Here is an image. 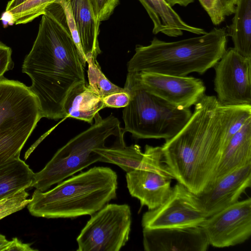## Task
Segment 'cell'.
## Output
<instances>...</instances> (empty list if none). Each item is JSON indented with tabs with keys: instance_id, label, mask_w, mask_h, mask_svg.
<instances>
[{
	"instance_id": "cell-1",
	"label": "cell",
	"mask_w": 251,
	"mask_h": 251,
	"mask_svg": "<svg viewBox=\"0 0 251 251\" xmlns=\"http://www.w3.org/2000/svg\"><path fill=\"white\" fill-rule=\"evenodd\" d=\"M194 105L185 125L161 149L174 179L198 195L212 182L222 152L251 117V105L225 106L205 94Z\"/></svg>"
},
{
	"instance_id": "cell-2",
	"label": "cell",
	"mask_w": 251,
	"mask_h": 251,
	"mask_svg": "<svg viewBox=\"0 0 251 251\" xmlns=\"http://www.w3.org/2000/svg\"><path fill=\"white\" fill-rule=\"evenodd\" d=\"M38 33L22 65L29 87L39 102L42 118H66L63 103L70 90L85 82L84 67L62 6L53 2L41 15Z\"/></svg>"
},
{
	"instance_id": "cell-3",
	"label": "cell",
	"mask_w": 251,
	"mask_h": 251,
	"mask_svg": "<svg viewBox=\"0 0 251 251\" xmlns=\"http://www.w3.org/2000/svg\"><path fill=\"white\" fill-rule=\"evenodd\" d=\"M226 27L174 42L154 37L147 46L137 45L127 63L128 72H151L185 76L203 74L213 67L226 50Z\"/></svg>"
},
{
	"instance_id": "cell-4",
	"label": "cell",
	"mask_w": 251,
	"mask_h": 251,
	"mask_svg": "<svg viewBox=\"0 0 251 251\" xmlns=\"http://www.w3.org/2000/svg\"><path fill=\"white\" fill-rule=\"evenodd\" d=\"M118 177L109 167H94L62 181L53 189L35 190L27 205L37 217L92 216L116 198Z\"/></svg>"
},
{
	"instance_id": "cell-5",
	"label": "cell",
	"mask_w": 251,
	"mask_h": 251,
	"mask_svg": "<svg viewBox=\"0 0 251 251\" xmlns=\"http://www.w3.org/2000/svg\"><path fill=\"white\" fill-rule=\"evenodd\" d=\"M124 88L130 100L123 110V131L135 138L169 139L192 115L190 108L176 107L145 89L136 72L127 73Z\"/></svg>"
},
{
	"instance_id": "cell-6",
	"label": "cell",
	"mask_w": 251,
	"mask_h": 251,
	"mask_svg": "<svg viewBox=\"0 0 251 251\" xmlns=\"http://www.w3.org/2000/svg\"><path fill=\"white\" fill-rule=\"evenodd\" d=\"M41 118L39 102L29 87L17 80L0 79V165L20 158Z\"/></svg>"
},
{
	"instance_id": "cell-7",
	"label": "cell",
	"mask_w": 251,
	"mask_h": 251,
	"mask_svg": "<svg viewBox=\"0 0 251 251\" xmlns=\"http://www.w3.org/2000/svg\"><path fill=\"white\" fill-rule=\"evenodd\" d=\"M131 213L126 204H106L91 216L76 238L77 251H119L129 239Z\"/></svg>"
},
{
	"instance_id": "cell-8",
	"label": "cell",
	"mask_w": 251,
	"mask_h": 251,
	"mask_svg": "<svg viewBox=\"0 0 251 251\" xmlns=\"http://www.w3.org/2000/svg\"><path fill=\"white\" fill-rule=\"evenodd\" d=\"M213 68L214 90L220 104L225 106L251 105V58L229 48Z\"/></svg>"
},
{
	"instance_id": "cell-9",
	"label": "cell",
	"mask_w": 251,
	"mask_h": 251,
	"mask_svg": "<svg viewBox=\"0 0 251 251\" xmlns=\"http://www.w3.org/2000/svg\"><path fill=\"white\" fill-rule=\"evenodd\" d=\"M206 218L197 195L177 182L161 205L144 213L141 224L145 228L191 226Z\"/></svg>"
},
{
	"instance_id": "cell-10",
	"label": "cell",
	"mask_w": 251,
	"mask_h": 251,
	"mask_svg": "<svg viewBox=\"0 0 251 251\" xmlns=\"http://www.w3.org/2000/svg\"><path fill=\"white\" fill-rule=\"evenodd\" d=\"M200 226L209 245L214 247H229L246 242L251 235V198L207 217Z\"/></svg>"
},
{
	"instance_id": "cell-11",
	"label": "cell",
	"mask_w": 251,
	"mask_h": 251,
	"mask_svg": "<svg viewBox=\"0 0 251 251\" xmlns=\"http://www.w3.org/2000/svg\"><path fill=\"white\" fill-rule=\"evenodd\" d=\"M137 74L145 89L179 108H190L205 95L206 87L200 78L145 72Z\"/></svg>"
},
{
	"instance_id": "cell-12",
	"label": "cell",
	"mask_w": 251,
	"mask_h": 251,
	"mask_svg": "<svg viewBox=\"0 0 251 251\" xmlns=\"http://www.w3.org/2000/svg\"><path fill=\"white\" fill-rule=\"evenodd\" d=\"M251 186V164L239 167L220 177L198 194L206 217L239 201Z\"/></svg>"
},
{
	"instance_id": "cell-13",
	"label": "cell",
	"mask_w": 251,
	"mask_h": 251,
	"mask_svg": "<svg viewBox=\"0 0 251 251\" xmlns=\"http://www.w3.org/2000/svg\"><path fill=\"white\" fill-rule=\"evenodd\" d=\"M143 245L146 251H205L209 246L200 226L143 228Z\"/></svg>"
},
{
	"instance_id": "cell-14",
	"label": "cell",
	"mask_w": 251,
	"mask_h": 251,
	"mask_svg": "<svg viewBox=\"0 0 251 251\" xmlns=\"http://www.w3.org/2000/svg\"><path fill=\"white\" fill-rule=\"evenodd\" d=\"M91 126L81 132L59 149L51 159L57 160L69 155L81 154L104 147L105 142L113 135L124 141L125 133L120 127V122L112 114L103 119L97 113Z\"/></svg>"
},
{
	"instance_id": "cell-15",
	"label": "cell",
	"mask_w": 251,
	"mask_h": 251,
	"mask_svg": "<svg viewBox=\"0 0 251 251\" xmlns=\"http://www.w3.org/2000/svg\"><path fill=\"white\" fill-rule=\"evenodd\" d=\"M127 188L130 195L139 200L149 210L161 205L169 197L172 179L158 173L136 169L126 173Z\"/></svg>"
},
{
	"instance_id": "cell-16",
	"label": "cell",
	"mask_w": 251,
	"mask_h": 251,
	"mask_svg": "<svg viewBox=\"0 0 251 251\" xmlns=\"http://www.w3.org/2000/svg\"><path fill=\"white\" fill-rule=\"evenodd\" d=\"M101 156L92 151L67 156L57 160L50 159L40 172L34 173L31 187L45 192L91 164L100 161Z\"/></svg>"
},
{
	"instance_id": "cell-17",
	"label": "cell",
	"mask_w": 251,
	"mask_h": 251,
	"mask_svg": "<svg viewBox=\"0 0 251 251\" xmlns=\"http://www.w3.org/2000/svg\"><path fill=\"white\" fill-rule=\"evenodd\" d=\"M143 6L153 24L152 33H161L172 37L182 36L183 31L198 35L205 34L201 28L185 22L165 0H138Z\"/></svg>"
},
{
	"instance_id": "cell-18",
	"label": "cell",
	"mask_w": 251,
	"mask_h": 251,
	"mask_svg": "<svg viewBox=\"0 0 251 251\" xmlns=\"http://www.w3.org/2000/svg\"><path fill=\"white\" fill-rule=\"evenodd\" d=\"M250 164H251V118L232 137L222 152L211 185L229 172Z\"/></svg>"
},
{
	"instance_id": "cell-19",
	"label": "cell",
	"mask_w": 251,
	"mask_h": 251,
	"mask_svg": "<svg viewBox=\"0 0 251 251\" xmlns=\"http://www.w3.org/2000/svg\"><path fill=\"white\" fill-rule=\"evenodd\" d=\"M103 99L86 85L79 83L69 91L63 103L66 118L72 117L92 125L96 114L105 108Z\"/></svg>"
},
{
	"instance_id": "cell-20",
	"label": "cell",
	"mask_w": 251,
	"mask_h": 251,
	"mask_svg": "<svg viewBox=\"0 0 251 251\" xmlns=\"http://www.w3.org/2000/svg\"><path fill=\"white\" fill-rule=\"evenodd\" d=\"M72 15L85 56L95 59L101 53L98 41L99 29L90 0H69Z\"/></svg>"
},
{
	"instance_id": "cell-21",
	"label": "cell",
	"mask_w": 251,
	"mask_h": 251,
	"mask_svg": "<svg viewBox=\"0 0 251 251\" xmlns=\"http://www.w3.org/2000/svg\"><path fill=\"white\" fill-rule=\"evenodd\" d=\"M230 25L226 27L234 50L251 58V0H237Z\"/></svg>"
},
{
	"instance_id": "cell-22",
	"label": "cell",
	"mask_w": 251,
	"mask_h": 251,
	"mask_svg": "<svg viewBox=\"0 0 251 251\" xmlns=\"http://www.w3.org/2000/svg\"><path fill=\"white\" fill-rule=\"evenodd\" d=\"M34 174L20 158L0 165V201L30 187Z\"/></svg>"
},
{
	"instance_id": "cell-23",
	"label": "cell",
	"mask_w": 251,
	"mask_h": 251,
	"mask_svg": "<svg viewBox=\"0 0 251 251\" xmlns=\"http://www.w3.org/2000/svg\"><path fill=\"white\" fill-rule=\"evenodd\" d=\"M101 156L100 162L115 164L126 173L136 169L143 170L144 153L140 146H126L120 142L110 147L105 146L93 150Z\"/></svg>"
},
{
	"instance_id": "cell-24",
	"label": "cell",
	"mask_w": 251,
	"mask_h": 251,
	"mask_svg": "<svg viewBox=\"0 0 251 251\" xmlns=\"http://www.w3.org/2000/svg\"><path fill=\"white\" fill-rule=\"evenodd\" d=\"M86 58L88 65V87L93 93L103 99L111 94L125 90L124 88L116 85L106 78L102 72L97 59H95L91 54L87 55Z\"/></svg>"
},
{
	"instance_id": "cell-25",
	"label": "cell",
	"mask_w": 251,
	"mask_h": 251,
	"mask_svg": "<svg viewBox=\"0 0 251 251\" xmlns=\"http://www.w3.org/2000/svg\"><path fill=\"white\" fill-rule=\"evenodd\" d=\"M57 0H28L8 12L12 15L15 24H25L43 15L46 8Z\"/></svg>"
},
{
	"instance_id": "cell-26",
	"label": "cell",
	"mask_w": 251,
	"mask_h": 251,
	"mask_svg": "<svg viewBox=\"0 0 251 251\" xmlns=\"http://www.w3.org/2000/svg\"><path fill=\"white\" fill-rule=\"evenodd\" d=\"M143 153V170L153 172L172 179H174L164 162L161 147L146 145Z\"/></svg>"
},
{
	"instance_id": "cell-27",
	"label": "cell",
	"mask_w": 251,
	"mask_h": 251,
	"mask_svg": "<svg viewBox=\"0 0 251 251\" xmlns=\"http://www.w3.org/2000/svg\"><path fill=\"white\" fill-rule=\"evenodd\" d=\"M28 193L21 190L0 201V220L27 206L30 201Z\"/></svg>"
},
{
	"instance_id": "cell-28",
	"label": "cell",
	"mask_w": 251,
	"mask_h": 251,
	"mask_svg": "<svg viewBox=\"0 0 251 251\" xmlns=\"http://www.w3.org/2000/svg\"><path fill=\"white\" fill-rule=\"evenodd\" d=\"M198 0L214 25H220L228 16L223 0Z\"/></svg>"
},
{
	"instance_id": "cell-29",
	"label": "cell",
	"mask_w": 251,
	"mask_h": 251,
	"mask_svg": "<svg viewBox=\"0 0 251 251\" xmlns=\"http://www.w3.org/2000/svg\"><path fill=\"white\" fill-rule=\"evenodd\" d=\"M94 13L96 25L100 29L101 22L108 20L119 4L120 0H90Z\"/></svg>"
},
{
	"instance_id": "cell-30",
	"label": "cell",
	"mask_w": 251,
	"mask_h": 251,
	"mask_svg": "<svg viewBox=\"0 0 251 251\" xmlns=\"http://www.w3.org/2000/svg\"><path fill=\"white\" fill-rule=\"evenodd\" d=\"M55 2L60 4L64 9L67 25L72 37L79 51L82 65L85 67L87 63L86 58L82 48L78 32L72 15L69 0H58Z\"/></svg>"
},
{
	"instance_id": "cell-31",
	"label": "cell",
	"mask_w": 251,
	"mask_h": 251,
	"mask_svg": "<svg viewBox=\"0 0 251 251\" xmlns=\"http://www.w3.org/2000/svg\"><path fill=\"white\" fill-rule=\"evenodd\" d=\"M102 99L106 107L124 108L129 103L130 96L125 90L111 94Z\"/></svg>"
},
{
	"instance_id": "cell-32",
	"label": "cell",
	"mask_w": 251,
	"mask_h": 251,
	"mask_svg": "<svg viewBox=\"0 0 251 251\" xmlns=\"http://www.w3.org/2000/svg\"><path fill=\"white\" fill-rule=\"evenodd\" d=\"M12 49L0 42V79L2 78L4 74L12 70L14 63L12 59Z\"/></svg>"
},
{
	"instance_id": "cell-33",
	"label": "cell",
	"mask_w": 251,
	"mask_h": 251,
	"mask_svg": "<svg viewBox=\"0 0 251 251\" xmlns=\"http://www.w3.org/2000/svg\"><path fill=\"white\" fill-rule=\"evenodd\" d=\"M31 244L24 243L17 238L12 239L11 241L6 240L0 246V251H35L37 250L31 247Z\"/></svg>"
},
{
	"instance_id": "cell-34",
	"label": "cell",
	"mask_w": 251,
	"mask_h": 251,
	"mask_svg": "<svg viewBox=\"0 0 251 251\" xmlns=\"http://www.w3.org/2000/svg\"><path fill=\"white\" fill-rule=\"evenodd\" d=\"M165 1L172 7L176 5L186 7L193 3L195 0H165Z\"/></svg>"
},
{
	"instance_id": "cell-35",
	"label": "cell",
	"mask_w": 251,
	"mask_h": 251,
	"mask_svg": "<svg viewBox=\"0 0 251 251\" xmlns=\"http://www.w3.org/2000/svg\"><path fill=\"white\" fill-rule=\"evenodd\" d=\"M0 20L2 21L4 27L8 25L14 24L12 15L9 12L5 11L2 15Z\"/></svg>"
},
{
	"instance_id": "cell-36",
	"label": "cell",
	"mask_w": 251,
	"mask_h": 251,
	"mask_svg": "<svg viewBox=\"0 0 251 251\" xmlns=\"http://www.w3.org/2000/svg\"><path fill=\"white\" fill-rule=\"evenodd\" d=\"M28 0H11L8 2L5 11H9L21 5Z\"/></svg>"
},
{
	"instance_id": "cell-37",
	"label": "cell",
	"mask_w": 251,
	"mask_h": 251,
	"mask_svg": "<svg viewBox=\"0 0 251 251\" xmlns=\"http://www.w3.org/2000/svg\"><path fill=\"white\" fill-rule=\"evenodd\" d=\"M6 239L5 236L3 235L0 234V245H1L3 243L6 241Z\"/></svg>"
}]
</instances>
